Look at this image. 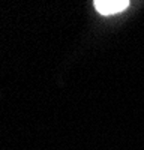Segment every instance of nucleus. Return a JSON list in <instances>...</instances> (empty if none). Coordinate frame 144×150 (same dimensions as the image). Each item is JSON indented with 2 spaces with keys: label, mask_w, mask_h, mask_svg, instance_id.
I'll use <instances>...</instances> for the list:
<instances>
[{
  "label": "nucleus",
  "mask_w": 144,
  "mask_h": 150,
  "mask_svg": "<svg viewBox=\"0 0 144 150\" xmlns=\"http://www.w3.org/2000/svg\"><path fill=\"white\" fill-rule=\"evenodd\" d=\"M96 11L102 15H114L129 6L128 0H96L93 3Z\"/></svg>",
  "instance_id": "nucleus-1"
}]
</instances>
